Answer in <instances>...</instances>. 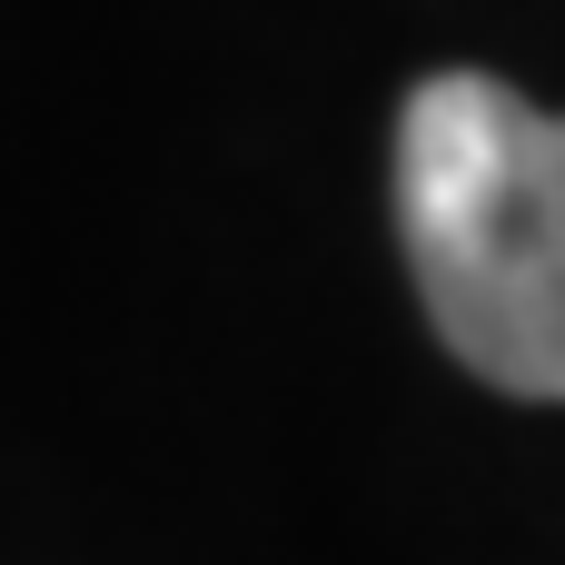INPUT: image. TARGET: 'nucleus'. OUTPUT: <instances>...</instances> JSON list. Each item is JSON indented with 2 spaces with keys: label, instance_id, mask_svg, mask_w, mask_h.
Wrapping results in <instances>:
<instances>
[{
  "label": "nucleus",
  "instance_id": "nucleus-1",
  "mask_svg": "<svg viewBox=\"0 0 565 565\" xmlns=\"http://www.w3.org/2000/svg\"><path fill=\"white\" fill-rule=\"evenodd\" d=\"M397 238L427 328L497 397L565 407V109L437 70L397 109Z\"/></svg>",
  "mask_w": 565,
  "mask_h": 565
}]
</instances>
